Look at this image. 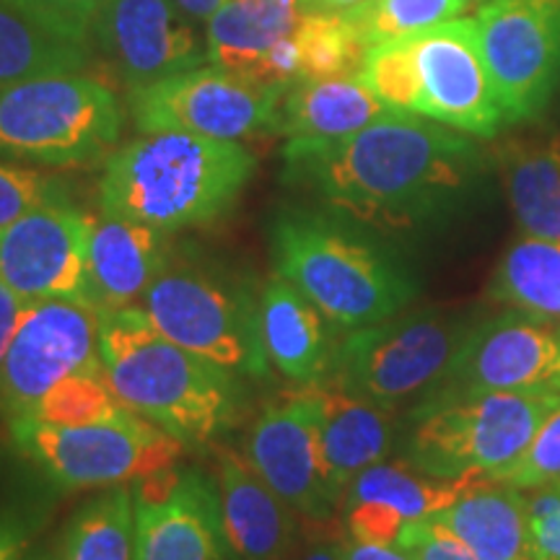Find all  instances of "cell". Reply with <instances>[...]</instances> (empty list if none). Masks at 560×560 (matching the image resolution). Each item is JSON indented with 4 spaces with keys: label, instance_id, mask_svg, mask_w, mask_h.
<instances>
[{
    "label": "cell",
    "instance_id": "16",
    "mask_svg": "<svg viewBox=\"0 0 560 560\" xmlns=\"http://www.w3.org/2000/svg\"><path fill=\"white\" fill-rule=\"evenodd\" d=\"M420 81V117L465 132L493 138L503 112L482 60L472 19H452L410 37Z\"/></svg>",
    "mask_w": 560,
    "mask_h": 560
},
{
    "label": "cell",
    "instance_id": "12",
    "mask_svg": "<svg viewBox=\"0 0 560 560\" xmlns=\"http://www.w3.org/2000/svg\"><path fill=\"white\" fill-rule=\"evenodd\" d=\"M102 312L86 301L47 299L26 306L0 363V408L26 418L55 384L81 371H102Z\"/></svg>",
    "mask_w": 560,
    "mask_h": 560
},
{
    "label": "cell",
    "instance_id": "1",
    "mask_svg": "<svg viewBox=\"0 0 560 560\" xmlns=\"http://www.w3.org/2000/svg\"><path fill=\"white\" fill-rule=\"evenodd\" d=\"M480 170L465 132L389 112L346 138H291L283 182L380 231H410L446 213Z\"/></svg>",
    "mask_w": 560,
    "mask_h": 560
},
{
    "label": "cell",
    "instance_id": "42",
    "mask_svg": "<svg viewBox=\"0 0 560 560\" xmlns=\"http://www.w3.org/2000/svg\"><path fill=\"white\" fill-rule=\"evenodd\" d=\"M26 548V532L19 522L0 516V560H19Z\"/></svg>",
    "mask_w": 560,
    "mask_h": 560
},
{
    "label": "cell",
    "instance_id": "32",
    "mask_svg": "<svg viewBox=\"0 0 560 560\" xmlns=\"http://www.w3.org/2000/svg\"><path fill=\"white\" fill-rule=\"evenodd\" d=\"M467 9V0H366L346 16L371 50L384 42L412 37L444 21L459 19Z\"/></svg>",
    "mask_w": 560,
    "mask_h": 560
},
{
    "label": "cell",
    "instance_id": "36",
    "mask_svg": "<svg viewBox=\"0 0 560 560\" xmlns=\"http://www.w3.org/2000/svg\"><path fill=\"white\" fill-rule=\"evenodd\" d=\"M66 198L68 187L60 179L0 159V229L45 202Z\"/></svg>",
    "mask_w": 560,
    "mask_h": 560
},
{
    "label": "cell",
    "instance_id": "39",
    "mask_svg": "<svg viewBox=\"0 0 560 560\" xmlns=\"http://www.w3.org/2000/svg\"><path fill=\"white\" fill-rule=\"evenodd\" d=\"M5 3L32 13L34 19L45 21L55 30L89 39L91 24H94L104 0H5Z\"/></svg>",
    "mask_w": 560,
    "mask_h": 560
},
{
    "label": "cell",
    "instance_id": "43",
    "mask_svg": "<svg viewBox=\"0 0 560 560\" xmlns=\"http://www.w3.org/2000/svg\"><path fill=\"white\" fill-rule=\"evenodd\" d=\"M301 16H310V13H348L366 0H296Z\"/></svg>",
    "mask_w": 560,
    "mask_h": 560
},
{
    "label": "cell",
    "instance_id": "14",
    "mask_svg": "<svg viewBox=\"0 0 560 560\" xmlns=\"http://www.w3.org/2000/svg\"><path fill=\"white\" fill-rule=\"evenodd\" d=\"M470 392L560 395V327L524 312L472 325L431 395Z\"/></svg>",
    "mask_w": 560,
    "mask_h": 560
},
{
    "label": "cell",
    "instance_id": "22",
    "mask_svg": "<svg viewBox=\"0 0 560 560\" xmlns=\"http://www.w3.org/2000/svg\"><path fill=\"white\" fill-rule=\"evenodd\" d=\"M317 395L322 459L335 499L342 503L350 482L389 454L395 420L392 410L330 384H317Z\"/></svg>",
    "mask_w": 560,
    "mask_h": 560
},
{
    "label": "cell",
    "instance_id": "45",
    "mask_svg": "<svg viewBox=\"0 0 560 560\" xmlns=\"http://www.w3.org/2000/svg\"><path fill=\"white\" fill-rule=\"evenodd\" d=\"M299 560H346L342 558V542L335 540H317L301 552Z\"/></svg>",
    "mask_w": 560,
    "mask_h": 560
},
{
    "label": "cell",
    "instance_id": "13",
    "mask_svg": "<svg viewBox=\"0 0 560 560\" xmlns=\"http://www.w3.org/2000/svg\"><path fill=\"white\" fill-rule=\"evenodd\" d=\"M244 457L306 520L327 522L340 506L322 459L317 384L293 387L265 405L244 441Z\"/></svg>",
    "mask_w": 560,
    "mask_h": 560
},
{
    "label": "cell",
    "instance_id": "28",
    "mask_svg": "<svg viewBox=\"0 0 560 560\" xmlns=\"http://www.w3.org/2000/svg\"><path fill=\"white\" fill-rule=\"evenodd\" d=\"M472 480H441L416 470L408 462H376L350 482L342 503H382L408 522H418L452 506Z\"/></svg>",
    "mask_w": 560,
    "mask_h": 560
},
{
    "label": "cell",
    "instance_id": "10",
    "mask_svg": "<svg viewBox=\"0 0 560 560\" xmlns=\"http://www.w3.org/2000/svg\"><path fill=\"white\" fill-rule=\"evenodd\" d=\"M280 100V89L200 66L130 89L128 109L140 132L177 130L242 143L278 136Z\"/></svg>",
    "mask_w": 560,
    "mask_h": 560
},
{
    "label": "cell",
    "instance_id": "4",
    "mask_svg": "<svg viewBox=\"0 0 560 560\" xmlns=\"http://www.w3.org/2000/svg\"><path fill=\"white\" fill-rule=\"evenodd\" d=\"M270 260L340 330L395 317L416 299V283L384 252L325 210L280 208Z\"/></svg>",
    "mask_w": 560,
    "mask_h": 560
},
{
    "label": "cell",
    "instance_id": "11",
    "mask_svg": "<svg viewBox=\"0 0 560 560\" xmlns=\"http://www.w3.org/2000/svg\"><path fill=\"white\" fill-rule=\"evenodd\" d=\"M472 21L503 120H535L560 75V0H486Z\"/></svg>",
    "mask_w": 560,
    "mask_h": 560
},
{
    "label": "cell",
    "instance_id": "41",
    "mask_svg": "<svg viewBox=\"0 0 560 560\" xmlns=\"http://www.w3.org/2000/svg\"><path fill=\"white\" fill-rule=\"evenodd\" d=\"M342 558L346 560H410L397 545H369L346 540L342 542Z\"/></svg>",
    "mask_w": 560,
    "mask_h": 560
},
{
    "label": "cell",
    "instance_id": "7",
    "mask_svg": "<svg viewBox=\"0 0 560 560\" xmlns=\"http://www.w3.org/2000/svg\"><path fill=\"white\" fill-rule=\"evenodd\" d=\"M138 306L166 338L200 359L236 376H268L260 299L236 278L172 255Z\"/></svg>",
    "mask_w": 560,
    "mask_h": 560
},
{
    "label": "cell",
    "instance_id": "6",
    "mask_svg": "<svg viewBox=\"0 0 560 560\" xmlns=\"http://www.w3.org/2000/svg\"><path fill=\"white\" fill-rule=\"evenodd\" d=\"M122 130L115 91L86 73L0 83V159L39 166H94Z\"/></svg>",
    "mask_w": 560,
    "mask_h": 560
},
{
    "label": "cell",
    "instance_id": "18",
    "mask_svg": "<svg viewBox=\"0 0 560 560\" xmlns=\"http://www.w3.org/2000/svg\"><path fill=\"white\" fill-rule=\"evenodd\" d=\"M136 501V499H132ZM215 480L182 470L164 501H136V560H231Z\"/></svg>",
    "mask_w": 560,
    "mask_h": 560
},
{
    "label": "cell",
    "instance_id": "9",
    "mask_svg": "<svg viewBox=\"0 0 560 560\" xmlns=\"http://www.w3.org/2000/svg\"><path fill=\"white\" fill-rule=\"evenodd\" d=\"M11 439L42 472L66 490L115 488L177 467L187 446L128 410L120 418L58 425L16 418Z\"/></svg>",
    "mask_w": 560,
    "mask_h": 560
},
{
    "label": "cell",
    "instance_id": "23",
    "mask_svg": "<svg viewBox=\"0 0 560 560\" xmlns=\"http://www.w3.org/2000/svg\"><path fill=\"white\" fill-rule=\"evenodd\" d=\"M482 560H532L527 493L506 482L475 478L452 506L429 516Z\"/></svg>",
    "mask_w": 560,
    "mask_h": 560
},
{
    "label": "cell",
    "instance_id": "34",
    "mask_svg": "<svg viewBox=\"0 0 560 560\" xmlns=\"http://www.w3.org/2000/svg\"><path fill=\"white\" fill-rule=\"evenodd\" d=\"M359 79L387 109L420 115V81L410 37L371 47L361 62Z\"/></svg>",
    "mask_w": 560,
    "mask_h": 560
},
{
    "label": "cell",
    "instance_id": "5",
    "mask_svg": "<svg viewBox=\"0 0 560 560\" xmlns=\"http://www.w3.org/2000/svg\"><path fill=\"white\" fill-rule=\"evenodd\" d=\"M560 395L470 392L431 395L410 412L405 462L441 480L493 478L540 429Z\"/></svg>",
    "mask_w": 560,
    "mask_h": 560
},
{
    "label": "cell",
    "instance_id": "20",
    "mask_svg": "<svg viewBox=\"0 0 560 560\" xmlns=\"http://www.w3.org/2000/svg\"><path fill=\"white\" fill-rule=\"evenodd\" d=\"M170 234L104 215L89 236V293L100 312L138 306L172 260Z\"/></svg>",
    "mask_w": 560,
    "mask_h": 560
},
{
    "label": "cell",
    "instance_id": "3",
    "mask_svg": "<svg viewBox=\"0 0 560 560\" xmlns=\"http://www.w3.org/2000/svg\"><path fill=\"white\" fill-rule=\"evenodd\" d=\"M100 359L117 400L185 446H206L240 423V376L172 342L140 306L102 312Z\"/></svg>",
    "mask_w": 560,
    "mask_h": 560
},
{
    "label": "cell",
    "instance_id": "30",
    "mask_svg": "<svg viewBox=\"0 0 560 560\" xmlns=\"http://www.w3.org/2000/svg\"><path fill=\"white\" fill-rule=\"evenodd\" d=\"M60 560H136V501L128 486H115L70 516Z\"/></svg>",
    "mask_w": 560,
    "mask_h": 560
},
{
    "label": "cell",
    "instance_id": "29",
    "mask_svg": "<svg viewBox=\"0 0 560 560\" xmlns=\"http://www.w3.org/2000/svg\"><path fill=\"white\" fill-rule=\"evenodd\" d=\"M495 301L532 317H560V240L514 242L493 276Z\"/></svg>",
    "mask_w": 560,
    "mask_h": 560
},
{
    "label": "cell",
    "instance_id": "15",
    "mask_svg": "<svg viewBox=\"0 0 560 560\" xmlns=\"http://www.w3.org/2000/svg\"><path fill=\"white\" fill-rule=\"evenodd\" d=\"M89 219L66 200L30 210L0 229V283L26 301H86L89 293Z\"/></svg>",
    "mask_w": 560,
    "mask_h": 560
},
{
    "label": "cell",
    "instance_id": "19",
    "mask_svg": "<svg viewBox=\"0 0 560 560\" xmlns=\"http://www.w3.org/2000/svg\"><path fill=\"white\" fill-rule=\"evenodd\" d=\"M215 488L223 537L234 560L289 558L296 540V511L252 470L247 457L231 446L219 450Z\"/></svg>",
    "mask_w": 560,
    "mask_h": 560
},
{
    "label": "cell",
    "instance_id": "26",
    "mask_svg": "<svg viewBox=\"0 0 560 560\" xmlns=\"http://www.w3.org/2000/svg\"><path fill=\"white\" fill-rule=\"evenodd\" d=\"M503 177L524 234L560 240V136L511 140L503 149Z\"/></svg>",
    "mask_w": 560,
    "mask_h": 560
},
{
    "label": "cell",
    "instance_id": "8",
    "mask_svg": "<svg viewBox=\"0 0 560 560\" xmlns=\"http://www.w3.org/2000/svg\"><path fill=\"white\" fill-rule=\"evenodd\" d=\"M472 325L436 312L395 314L348 330L335 340L325 380L363 400L395 410L412 397H429L450 371Z\"/></svg>",
    "mask_w": 560,
    "mask_h": 560
},
{
    "label": "cell",
    "instance_id": "46",
    "mask_svg": "<svg viewBox=\"0 0 560 560\" xmlns=\"http://www.w3.org/2000/svg\"><path fill=\"white\" fill-rule=\"evenodd\" d=\"M467 3H470V5H482V3H486V0H467Z\"/></svg>",
    "mask_w": 560,
    "mask_h": 560
},
{
    "label": "cell",
    "instance_id": "31",
    "mask_svg": "<svg viewBox=\"0 0 560 560\" xmlns=\"http://www.w3.org/2000/svg\"><path fill=\"white\" fill-rule=\"evenodd\" d=\"M293 37L301 52V79H340L359 75L369 47L346 13L299 16Z\"/></svg>",
    "mask_w": 560,
    "mask_h": 560
},
{
    "label": "cell",
    "instance_id": "17",
    "mask_svg": "<svg viewBox=\"0 0 560 560\" xmlns=\"http://www.w3.org/2000/svg\"><path fill=\"white\" fill-rule=\"evenodd\" d=\"M91 34L130 89L208 62V42L174 0H104Z\"/></svg>",
    "mask_w": 560,
    "mask_h": 560
},
{
    "label": "cell",
    "instance_id": "47",
    "mask_svg": "<svg viewBox=\"0 0 560 560\" xmlns=\"http://www.w3.org/2000/svg\"><path fill=\"white\" fill-rule=\"evenodd\" d=\"M34 560H60V558H52V556H39V558H34Z\"/></svg>",
    "mask_w": 560,
    "mask_h": 560
},
{
    "label": "cell",
    "instance_id": "44",
    "mask_svg": "<svg viewBox=\"0 0 560 560\" xmlns=\"http://www.w3.org/2000/svg\"><path fill=\"white\" fill-rule=\"evenodd\" d=\"M174 3H177V9L185 13V16L208 24V19L213 16V13L219 11L226 0H174Z\"/></svg>",
    "mask_w": 560,
    "mask_h": 560
},
{
    "label": "cell",
    "instance_id": "33",
    "mask_svg": "<svg viewBox=\"0 0 560 560\" xmlns=\"http://www.w3.org/2000/svg\"><path fill=\"white\" fill-rule=\"evenodd\" d=\"M122 412H128V408L109 389L104 371H81L55 384L26 418L42 423L79 425L120 418Z\"/></svg>",
    "mask_w": 560,
    "mask_h": 560
},
{
    "label": "cell",
    "instance_id": "24",
    "mask_svg": "<svg viewBox=\"0 0 560 560\" xmlns=\"http://www.w3.org/2000/svg\"><path fill=\"white\" fill-rule=\"evenodd\" d=\"M392 109L371 94L359 75L299 79L280 100L278 136L332 140L359 132Z\"/></svg>",
    "mask_w": 560,
    "mask_h": 560
},
{
    "label": "cell",
    "instance_id": "35",
    "mask_svg": "<svg viewBox=\"0 0 560 560\" xmlns=\"http://www.w3.org/2000/svg\"><path fill=\"white\" fill-rule=\"evenodd\" d=\"M490 480L506 482L516 490H537L560 482V405L548 412L527 450Z\"/></svg>",
    "mask_w": 560,
    "mask_h": 560
},
{
    "label": "cell",
    "instance_id": "37",
    "mask_svg": "<svg viewBox=\"0 0 560 560\" xmlns=\"http://www.w3.org/2000/svg\"><path fill=\"white\" fill-rule=\"evenodd\" d=\"M527 540L532 560H560V482L527 495Z\"/></svg>",
    "mask_w": 560,
    "mask_h": 560
},
{
    "label": "cell",
    "instance_id": "2",
    "mask_svg": "<svg viewBox=\"0 0 560 560\" xmlns=\"http://www.w3.org/2000/svg\"><path fill=\"white\" fill-rule=\"evenodd\" d=\"M255 172V153L236 140L143 132L112 151L100 179V206L104 215L174 234L229 215Z\"/></svg>",
    "mask_w": 560,
    "mask_h": 560
},
{
    "label": "cell",
    "instance_id": "21",
    "mask_svg": "<svg viewBox=\"0 0 560 560\" xmlns=\"http://www.w3.org/2000/svg\"><path fill=\"white\" fill-rule=\"evenodd\" d=\"M262 346L283 380L304 387L319 384L330 369L335 340L317 306L289 280L272 276L260 293Z\"/></svg>",
    "mask_w": 560,
    "mask_h": 560
},
{
    "label": "cell",
    "instance_id": "25",
    "mask_svg": "<svg viewBox=\"0 0 560 560\" xmlns=\"http://www.w3.org/2000/svg\"><path fill=\"white\" fill-rule=\"evenodd\" d=\"M296 0H226L206 24L208 62L255 83V73L299 24Z\"/></svg>",
    "mask_w": 560,
    "mask_h": 560
},
{
    "label": "cell",
    "instance_id": "40",
    "mask_svg": "<svg viewBox=\"0 0 560 560\" xmlns=\"http://www.w3.org/2000/svg\"><path fill=\"white\" fill-rule=\"evenodd\" d=\"M30 304L32 301H26L16 291H11L9 285L0 283V363H3L5 350H9L13 335H16Z\"/></svg>",
    "mask_w": 560,
    "mask_h": 560
},
{
    "label": "cell",
    "instance_id": "38",
    "mask_svg": "<svg viewBox=\"0 0 560 560\" xmlns=\"http://www.w3.org/2000/svg\"><path fill=\"white\" fill-rule=\"evenodd\" d=\"M395 545L410 560H482L459 537H454L450 529H444L433 520L405 524Z\"/></svg>",
    "mask_w": 560,
    "mask_h": 560
},
{
    "label": "cell",
    "instance_id": "27",
    "mask_svg": "<svg viewBox=\"0 0 560 560\" xmlns=\"http://www.w3.org/2000/svg\"><path fill=\"white\" fill-rule=\"evenodd\" d=\"M89 60V39L55 30L0 0V83L83 73Z\"/></svg>",
    "mask_w": 560,
    "mask_h": 560
}]
</instances>
